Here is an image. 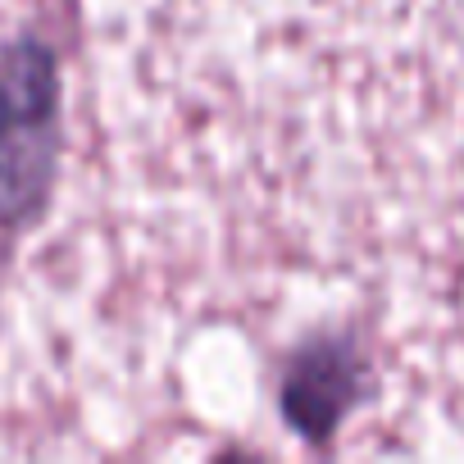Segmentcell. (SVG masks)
I'll use <instances>...</instances> for the list:
<instances>
[{
	"instance_id": "2",
	"label": "cell",
	"mask_w": 464,
	"mask_h": 464,
	"mask_svg": "<svg viewBox=\"0 0 464 464\" xmlns=\"http://www.w3.org/2000/svg\"><path fill=\"white\" fill-rule=\"evenodd\" d=\"M355 392H360L355 355L337 342H324L292 364L283 387V410L305 437H328L333 423L355 405Z\"/></svg>"
},
{
	"instance_id": "1",
	"label": "cell",
	"mask_w": 464,
	"mask_h": 464,
	"mask_svg": "<svg viewBox=\"0 0 464 464\" xmlns=\"http://www.w3.org/2000/svg\"><path fill=\"white\" fill-rule=\"evenodd\" d=\"M55 60L37 42H19L0 60V223H24L55 164Z\"/></svg>"
}]
</instances>
